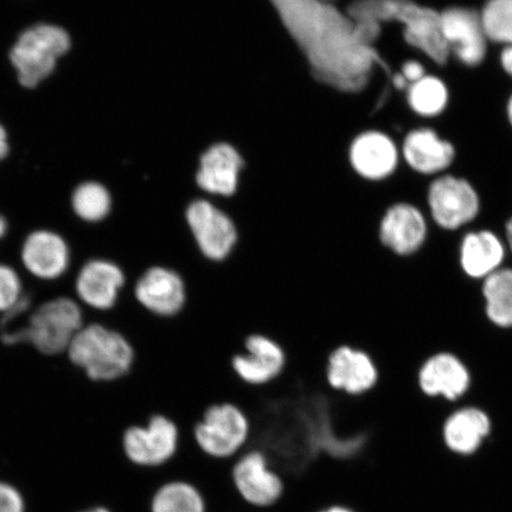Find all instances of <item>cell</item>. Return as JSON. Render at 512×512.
<instances>
[{
  "mask_svg": "<svg viewBox=\"0 0 512 512\" xmlns=\"http://www.w3.org/2000/svg\"><path fill=\"white\" fill-rule=\"evenodd\" d=\"M286 29L309 60L317 78L339 91L355 93L384 68L376 50L348 12L323 0H271Z\"/></svg>",
  "mask_w": 512,
  "mask_h": 512,
  "instance_id": "1",
  "label": "cell"
},
{
  "mask_svg": "<svg viewBox=\"0 0 512 512\" xmlns=\"http://www.w3.org/2000/svg\"><path fill=\"white\" fill-rule=\"evenodd\" d=\"M348 15L357 24L380 37L384 24L401 25L407 46L437 66L450 61V53L440 30L439 11L415 0H357Z\"/></svg>",
  "mask_w": 512,
  "mask_h": 512,
  "instance_id": "2",
  "label": "cell"
},
{
  "mask_svg": "<svg viewBox=\"0 0 512 512\" xmlns=\"http://www.w3.org/2000/svg\"><path fill=\"white\" fill-rule=\"evenodd\" d=\"M73 366L93 382L115 383L130 375L136 350L118 329L98 323L83 325L67 350Z\"/></svg>",
  "mask_w": 512,
  "mask_h": 512,
  "instance_id": "3",
  "label": "cell"
},
{
  "mask_svg": "<svg viewBox=\"0 0 512 512\" xmlns=\"http://www.w3.org/2000/svg\"><path fill=\"white\" fill-rule=\"evenodd\" d=\"M82 328L80 305L72 298L59 297L38 306L27 325L3 331L0 339L6 347L30 344L44 356H57L67 352Z\"/></svg>",
  "mask_w": 512,
  "mask_h": 512,
  "instance_id": "4",
  "label": "cell"
},
{
  "mask_svg": "<svg viewBox=\"0 0 512 512\" xmlns=\"http://www.w3.org/2000/svg\"><path fill=\"white\" fill-rule=\"evenodd\" d=\"M248 415L234 403L210 406L194 428V438L206 456L216 460L234 459L251 443Z\"/></svg>",
  "mask_w": 512,
  "mask_h": 512,
  "instance_id": "5",
  "label": "cell"
},
{
  "mask_svg": "<svg viewBox=\"0 0 512 512\" xmlns=\"http://www.w3.org/2000/svg\"><path fill=\"white\" fill-rule=\"evenodd\" d=\"M69 48L67 31L55 25L41 24L24 31L10 54L21 85L27 88L38 86L53 73L57 59Z\"/></svg>",
  "mask_w": 512,
  "mask_h": 512,
  "instance_id": "6",
  "label": "cell"
},
{
  "mask_svg": "<svg viewBox=\"0 0 512 512\" xmlns=\"http://www.w3.org/2000/svg\"><path fill=\"white\" fill-rule=\"evenodd\" d=\"M428 215L447 232L469 226L482 210V198L469 179L450 174L432 178L426 194Z\"/></svg>",
  "mask_w": 512,
  "mask_h": 512,
  "instance_id": "7",
  "label": "cell"
},
{
  "mask_svg": "<svg viewBox=\"0 0 512 512\" xmlns=\"http://www.w3.org/2000/svg\"><path fill=\"white\" fill-rule=\"evenodd\" d=\"M185 222L204 259L227 260L238 245L239 230L233 217L209 197H197L189 203Z\"/></svg>",
  "mask_w": 512,
  "mask_h": 512,
  "instance_id": "8",
  "label": "cell"
},
{
  "mask_svg": "<svg viewBox=\"0 0 512 512\" xmlns=\"http://www.w3.org/2000/svg\"><path fill=\"white\" fill-rule=\"evenodd\" d=\"M181 433L174 420L163 414L152 415L145 425L127 427L121 446L128 462L142 469H159L175 458Z\"/></svg>",
  "mask_w": 512,
  "mask_h": 512,
  "instance_id": "9",
  "label": "cell"
},
{
  "mask_svg": "<svg viewBox=\"0 0 512 512\" xmlns=\"http://www.w3.org/2000/svg\"><path fill=\"white\" fill-rule=\"evenodd\" d=\"M440 30L450 57L467 68L482 66L489 55L490 42L479 11L470 6L452 5L439 11Z\"/></svg>",
  "mask_w": 512,
  "mask_h": 512,
  "instance_id": "10",
  "label": "cell"
},
{
  "mask_svg": "<svg viewBox=\"0 0 512 512\" xmlns=\"http://www.w3.org/2000/svg\"><path fill=\"white\" fill-rule=\"evenodd\" d=\"M232 479L243 501L254 508H271L284 495V478L259 448L248 447L234 459Z\"/></svg>",
  "mask_w": 512,
  "mask_h": 512,
  "instance_id": "11",
  "label": "cell"
},
{
  "mask_svg": "<svg viewBox=\"0 0 512 512\" xmlns=\"http://www.w3.org/2000/svg\"><path fill=\"white\" fill-rule=\"evenodd\" d=\"M427 238V216L414 203L399 201L383 209L377 239L390 255L408 258L425 246Z\"/></svg>",
  "mask_w": 512,
  "mask_h": 512,
  "instance_id": "12",
  "label": "cell"
},
{
  "mask_svg": "<svg viewBox=\"0 0 512 512\" xmlns=\"http://www.w3.org/2000/svg\"><path fill=\"white\" fill-rule=\"evenodd\" d=\"M126 288L142 309L158 318L176 317L187 304V285L182 275L170 267L147 268Z\"/></svg>",
  "mask_w": 512,
  "mask_h": 512,
  "instance_id": "13",
  "label": "cell"
},
{
  "mask_svg": "<svg viewBox=\"0 0 512 512\" xmlns=\"http://www.w3.org/2000/svg\"><path fill=\"white\" fill-rule=\"evenodd\" d=\"M495 425L484 408L462 406L445 416L440 425V440L445 450L462 459L476 457L494 434Z\"/></svg>",
  "mask_w": 512,
  "mask_h": 512,
  "instance_id": "14",
  "label": "cell"
},
{
  "mask_svg": "<svg viewBox=\"0 0 512 512\" xmlns=\"http://www.w3.org/2000/svg\"><path fill=\"white\" fill-rule=\"evenodd\" d=\"M400 149L402 163L424 177L447 174L457 159L456 146L430 126L409 130L401 140Z\"/></svg>",
  "mask_w": 512,
  "mask_h": 512,
  "instance_id": "15",
  "label": "cell"
},
{
  "mask_svg": "<svg viewBox=\"0 0 512 512\" xmlns=\"http://www.w3.org/2000/svg\"><path fill=\"white\" fill-rule=\"evenodd\" d=\"M380 369L366 350L341 345L331 352L326 366V381L337 393L363 396L380 382Z\"/></svg>",
  "mask_w": 512,
  "mask_h": 512,
  "instance_id": "16",
  "label": "cell"
},
{
  "mask_svg": "<svg viewBox=\"0 0 512 512\" xmlns=\"http://www.w3.org/2000/svg\"><path fill=\"white\" fill-rule=\"evenodd\" d=\"M128 279L124 268L110 259H92L82 266L75 281L81 302L94 310L111 311L120 303Z\"/></svg>",
  "mask_w": 512,
  "mask_h": 512,
  "instance_id": "17",
  "label": "cell"
},
{
  "mask_svg": "<svg viewBox=\"0 0 512 512\" xmlns=\"http://www.w3.org/2000/svg\"><path fill=\"white\" fill-rule=\"evenodd\" d=\"M350 162L356 174L366 181H387L402 163L400 143L386 132L361 133L351 144Z\"/></svg>",
  "mask_w": 512,
  "mask_h": 512,
  "instance_id": "18",
  "label": "cell"
},
{
  "mask_svg": "<svg viewBox=\"0 0 512 512\" xmlns=\"http://www.w3.org/2000/svg\"><path fill=\"white\" fill-rule=\"evenodd\" d=\"M236 376L251 387H265L278 379L286 367V354L271 337L254 334L245 342V351L234 356Z\"/></svg>",
  "mask_w": 512,
  "mask_h": 512,
  "instance_id": "19",
  "label": "cell"
},
{
  "mask_svg": "<svg viewBox=\"0 0 512 512\" xmlns=\"http://www.w3.org/2000/svg\"><path fill=\"white\" fill-rule=\"evenodd\" d=\"M469 368L452 352H437L422 363L418 374L419 388L428 398L456 402L471 387Z\"/></svg>",
  "mask_w": 512,
  "mask_h": 512,
  "instance_id": "20",
  "label": "cell"
},
{
  "mask_svg": "<svg viewBox=\"0 0 512 512\" xmlns=\"http://www.w3.org/2000/svg\"><path fill=\"white\" fill-rule=\"evenodd\" d=\"M243 162L234 147L220 144L204 153L195 185L201 195L211 200H229L238 194Z\"/></svg>",
  "mask_w": 512,
  "mask_h": 512,
  "instance_id": "21",
  "label": "cell"
},
{
  "mask_svg": "<svg viewBox=\"0 0 512 512\" xmlns=\"http://www.w3.org/2000/svg\"><path fill=\"white\" fill-rule=\"evenodd\" d=\"M21 261L32 277L44 281L56 280L68 271L70 249L63 236L53 230H35L23 242Z\"/></svg>",
  "mask_w": 512,
  "mask_h": 512,
  "instance_id": "22",
  "label": "cell"
},
{
  "mask_svg": "<svg viewBox=\"0 0 512 512\" xmlns=\"http://www.w3.org/2000/svg\"><path fill=\"white\" fill-rule=\"evenodd\" d=\"M507 253L505 241L492 230H472L460 241L459 265L467 278L483 281L504 267Z\"/></svg>",
  "mask_w": 512,
  "mask_h": 512,
  "instance_id": "23",
  "label": "cell"
},
{
  "mask_svg": "<svg viewBox=\"0 0 512 512\" xmlns=\"http://www.w3.org/2000/svg\"><path fill=\"white\" fill-rule=\"evenodd\" d=\"M405 95L409 111L425 120L441 117L451 101V91L447 82L432 73H427L424 78L409 85Z\"/></svg>",
  "mask_w": 512,
  "mask_h": 512,
  "instance_id": "24",
  "label": "cell"
},
{
  "mask_svg": "<svg viewBox=\"0 0 512 512\" xmlns=\"http://www.w3.org/2000/svg\"><path fill=\"white\" fill-rule=\"evenodd\" d=\"M485 315L499 329H512V268L502 267L483 280Z\"/></svg>",
  "mask_w": 512,
  "mask_h": 512,
  "instance_id": "25",
  "label": "cell"
},
{
  "mask_svg": "<svg viewBox=\"0 0 512 512\" xmlns=\"http://www.w3.org/2000/svg\"><path fill=\"white\" fill-rule=\"evenodd\" d=\"M151 512H207L206 499L194 484L171 480L156 490Z\"/></svg>",
  "mask_w": 512,
  "mask_h": 512,
  "instance_id": "26",
  "label": "cell"
},
{
  "mask_svg": "<svg viewBox=\"0 0 512 512\" xmlns=\"http://www.w3.org/2000/svg\"><path fill=\"white\" fill-rule=\"evenodd\" d=\"M72 207L76 216L82 221L98 223L110 215L112 197L104 185L87 182L75 189Z\"/></svg>",
  "mask_w": 512,
  "mask_h": 512,
  "instance_id": "27",
  "label": "cell"
},
{
  "mask_svg": "<svg viewBox=\"0 0 512 512\" xmlns=\"http://www.w3.org/2000/svg\"><path fill=\"white\" fill-rule=\"evenodd\" d=\"M479 16L491 44L507 47L512 44V0H486Z\"/></svg>",
  "mask_w": 512,
  "mask_h": 512,
  "instance_id": "28",
  "label": "cell"
},
{
  "mask_svg": "<svg viewBox=\"0 0 512 512\" xmlns=\"http://www.w3.org/2000/svg\"><path fill=\"white\" fill-rule=\"evenodd\" d=\"M23 296L21 277L11 266L0 264V313L8 312Z\"/></svg>",
  "mask_w": 512,
  "mask_h": 512,
  "instance_id": "29",
  "label": "cell"
},
{
  "mask_svg": "<svg viewBox=\"0 0 512 512\" xmlns=\"http://www.w3.org/2000/svg\"><path fill=\"white\" fill-rule=\"evenodd\" d=\"M0 512H24L21 494L11 485L0 483Z\"/></svg>",
  "mask_w": 512,
  "mask_h": 512,
  "instance_id": "30",
  "label": "cell"
},
{
  "mask_svg": "<svg viewBox=\"0 0 512 512\" xmlns=\"http://www.w3.org/2000/svg\"><path fill=\"white\" fill-rule=\"evenodd\" d=\"M399 73L407 81L408 85H412V83L424 78L428 70L424 62L418 59H408L401 64Z\"/></svg>",
  "mask_w": 512,
  "mask_h": 512,
  "instance_id": "31",
  "label": "cell"
},
{
  "mask_svg": "<svg viewBox=\"0 0 512 512\" xmlns=\"http://www.w3.org/2000/svg\"><path fill=\"white\" fill-rule=\"evenodd\" d=\"M499 66H501L505 75L512 80V44L502 47L498 55Z\"/></svg>",
  "mask_w": 512,
  "mask_h": 512,
  "instance_id": "32",
  "label": "cell"
},
{
  "mask_svg": "<svg viewBox=\"0 0 512 512\" xmlns=\"http://www.w3.org/2000/svg\"><path fill=\"white\" fill-rule=\"evenodd\" d=\"M9 146L8 140H6V132L2 126H0V160L8 155Z\"/></svg>",
  "mask_w": 512,
  "mask_h": 512,
  "instance_id": "33",
  "label": "cell"
},
{
  "mask_svg": "<svg viewBox=\"0 0 512 512\" xmlns=\"http://www.w3.org/2000/svg\"><path fill=\"white\" fill-rule=\"evenodd\" d=\"M505 245H507L508 251L512 255V216L505 223Z\"/></svg>",
  "mask_w": 512,
  "mask_h": 512,
  "instance_id": "34",
  "label": "cell"
},
{
  "mask_svg": "<svg viewBox=\"0 0 512 512\" xmlns=\"http://www.w3.org/2000/svg\"><path fill=\"white\" fill-rule=\"evenodd\" d=\"M318 512H357V511L348 507V505L334 504V505H330V507L322 509Z\"/></svg>",
  "mask_w": 512,
  "mask_h": 512,
  "instance_id": "35",
  "label": "cell"
},
{
  "mask_svg": "<svg viewBox=\"0 0 512 512\" xmlns=\"http://www.w3.org/2000/svg\"><path fill=\"white\" fill-rule=\"evenodd\" d=\"M505 118H507L508 124L512 128V93L509 95L507 104H505Z\"/></svg>",
  "mask_w": 512,
  "mask_h": 512,
  "instance_id": "36",
  "label": "cell"
},
{
  "mask_svg": "<svg viewBox=\"0 0 512 512\" xmlns=\"http://www.w3.org/2000/svg\"><path fill=\"white\" fill-rule=\"evenodd\" d=\"M6 233H8V222L0 216V239H3Z\"/></svg>",
  "mask_w": 512,
  "mask_h": 512,
  "instance_id": "37",
  "label": "cell"
},
{
  "mask_svg": "<svg viewBox=\"0 0 512 512\" xmlns=\"http://www.w3.org/2000/svg\"><path fill=\"white\" fill-rule=\"evenodd\" d=\"M85 512H111V511H108L107 509L96 508V509L88 510V511H85Z\"/></svg>",
  "mask_w": 512,
  "mask_h": 512,
  "instance_id": "38",
  "label": "cell"
},
{
  "mask_svg": "<svg viewBox=\"0 0 512 512\" xmlns=\"http://www.w3.org/2000/svg\"><path fill=\"white\" fill-rule=\"evenodd\" d=\"M323 2H330V0H323Z\"/></svg>",
  "mask_w": 512,
  "mask_h": 512,
  "instance_id": "39",
  "label": "cell"
}]
</instances>
